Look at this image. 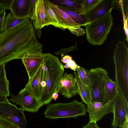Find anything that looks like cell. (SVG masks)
Listing matches in <instances>:
<instances>
[{
	"label": "cell",
	"mask_w": 128,
	"mask_h": 128,
	"mask_svg": "<svg viewBox=\"0 0 128 128\" xmlns=\"http://www.w3.org/2000/svg\"><path fill=\"white\" fill-rule=\"evenodd\" d=\"M116 0H102L92 10L84 15L87 23L90 22L102 16L115 6Z\"/></svg>",
	"instance_id": "cell-14"
},
{
	"label": "cell",
	"mask_w": 128,
	"mask_h": 128,
	"mask_svg": "<svg viewBox=\"0 0 128 128\" xmlns=\"http://www.w3.org/2000/svg\"><path fill=\"white\" fill-rule=\"evenodd\" d=\"M70 69L74 71H77L80 66H78L75 61L72 59L70 60L67 64Z\"/></svg>",
	"instance_id": "cell-30"
},
{
	"label": "cell",
	"mask_w": 128,
	"mask_h": 128,
	"mask_svg": "<svg viewBox=\"0 0 128 128\" xmlns=\"http://www.w3.org/2000/svg\"><path fill=\"white\" fill-rule=\"evenodd\" d=\"M48 1L50 6L56 14L60 24L64 30L68 29L72 33L77 36L84 35L85 31L81 28L80 26L66 12L49 0Z\"/></svg>",
	"instance_id": "cell-10"
},
{
	"label": "cell",
	"mask_w": 128,
	"mask_h": 128,
	"mask_svg": "<svg viewBox=\"0 0 128 128\" xmlns=\"http://www.w3.org/2000/svg\"><path fill=\"white\" fill-rule=\"evenodd\" d=\"M21 108H18L9 101L0 102V116L14 123L20 128H25L27 121Z\"/></svg>",
	"instance_id": "cell-8"
},
{
	"label": "cell",
	"mask_w": 128,
	"mask_h": 128,
	"mask_svg": "<svg viewBox=\"0 0 128 128\" xmlns=\"http://www.w3.org/2000/svg\"><path fill=\"white\" fill-rule=\"evenodd\" d=\"M30 19L38 36H41V29L46 26V12L44 0H37Z\"/></svg>",
	"instance_id": "cell-13"
},
{
	"label": "cell",
	"mask_w": 128,
	"mask_h": 128,
	"mask_svg": "<svg viewBox=\"0 0 128 128\" xmlns=\"http://www.w3.org/2000/svg\"><path fill=\"white\" fill-rule=\"evenodd\" d=\"M3 10V9L1 7H0V13Z\"/></svg>",
	"instance_id": "cell-41"
},
{
	"label": "cell",
	"mask_w": 128,
	"mask_h": 128,
	"mask_svg": "<svg viewBox=\"0 0 128 128\" xmlns=\"http://www.w3.org/2000/svg\"><path fill=\"white\" fill-rule=\"evenodd\" d=\"M128 19L124 22V29L126 36V40L128 41V24L127 22Z\"/></svg>",
	"instance_id": "cell-35"
},
{
	"label": "cell",
	"mask_w": 128,
	"mask_h": 128,
	"mask_svg": "<svg viewBox=\"0 0 128 128\" xmlns=\"http://www.w3.org/2000/svg\"><path fill=\"white\" fill-rule=\"evenodd\" d=\"M9 81L7 78L0 80V95L7 97L9 96Z\"/></svg>",
	"instance_id": "cell-26"
},
{
	"label": "cell",
	"mask_w": 128,
	"mask_h": 128,
	"mask_svg": "<svg viewBox=\"0 0 128 128\" xmlns=\"http://www.w3.org/2000/svg\"><path fill=\"white\" fill-rule=\"evenodd\" d=\"M112 128H121L118 127H117L112 126Z\"/></svg>",
	"instance_id": "cell-42"
},
{
	"label": "cell",
	"mask_w": 128,
	"mask_h": 128,
	"mask_svg": "<svg viewBox=\"0 0 128 128\" xmlns=\"http://www.w3.org/2000/svg\"><path fill=\"white\" fill-rule=\"evenodd\" d=\"M5 32L6 31H4L3 32L0 34V40L1 39L2 36H4Z\"/></svg>",
	"instance_id": "cell-39"
},
{
	"label": "cell",
	"mask_w": 128,
	"mask_h": 128,
	"mask_svg": "<svg viewBox=\"0 0 128 128\" xmlns=\"http://www.w3.org/2000/svg\"><path fill=\"white\" fill-rule=\"evenodd\" d=\"M78 93L76 77L72 74L65 73L59 83L56 93H60L66 98L76 96Z\"/></svg>",
	"instance_id": "cell-12"
},
{
	"label": "cell",
	"mask_w": 128,
	"mask_h": 128,
	"mask_svg": "<svg viewBox=\"0 0 128 128\" xmlns=\"http://www.w3.org/2000/svg\"><path fill=\"white\" fill-rule=\"evenodd\" d=\"M82 128H100L96 123L89 122L86 125L84 126Z\"/></svg>",
	"instance_id": "cell-34"
},
{
	"label": "cell",
	"mask_w": 128,
	"mask_h": 128,
	"mask_svg": "<svg viewBox=\"0 0 128 128\" xmlns=\"http://www.w3.org/2000/svg\"><path fill=\"white\" fill-rule=\"evenodd\" d=\"M12 0H0V7L3 10L10 9Z\"/></svg>",
	"instance_id": "cell-28"
},
{
	"label": "cell",
	"mask_w": 128,
	"mask_h": 128,
	"mask_svg": "<svg viewBox=\"0 0 128 128\" xmlns=\"http://www.w3.org/2000/svg\"><path fill=\"white\" fill-rule=\"evenodd\" d=\"M64 68H69V67L67 64H66L64 65Z\"/></svg>",
	"instance_id": "cell-40"
},
{
	"label": "cell",
	"mask_w": 128,
	"mask_h": 128,
	"mask_svg": "<svg viewBox=\"0 0 128 128\" xmlns=\"http://www.w3.org/2000/svg\"><path fill=\"white\" fill-rule=\"evenodd\" d=\"M9 101L7 97L1 95H0V102H4Z\"/></svg>",
	"instance_id": "cell-36"
},
{
	"label": "cell",
	"mask_w": 128,
	"mask_h": 128,
	"mask_svg": "<svg viewBox=\"0 0 128 128\" xmlns=\"http://www.w3.org/2000/svg\"><path fill=\"white\" fill-rule=\"evenodd\" d=\"M112 100L104 104L98 102H92L87 104L86 110L89 114V122L96 123L106 114L112 112Z\"/></svg>",
	"instance_id": "cell-11"
},
{
	"label": "cell",
	"mask_w": 128,
	"mask_h": 128,
	"mask_svg": "<svg viewBox=\"0 0 128 128\" xmlns=\"http://www.w3.org/2000/svg\"><path fill=\"white\" fill-rule=\"evenodd\" d=\"M86 70V69L80 66L77 70V74L82 82L84 84L92 88L90 80Z\"/></svg>",
	"instance_id": "cell-25"
},
{
	"label": "cell",
	"mask_w": 128,
	"mask_h": 128,
	"mask_svg": "<svg viewBox=\"0 0 128 128\" xmlns=\"http://www.w3.org/2000/svg\"><path fill=\"white\" fill-rule=\"evenodd\" d=\"M66 12L76 23L81 26H85L88 23L84 15L64 8H61Z\"/></svg>",
	"instance_id": "cell-23"
},
{
	"label": "cell",
	"mask_w": 128,
	"mask_h": 128,
	"mask_svg": "<svg viewBox=\"0 0 128 128\" xmlns=\"http://www.w3.org/2000/svg\"><path fill=\"white\" fill-rule=\"evenodd\" d=\"M0 128H20L6 118L0 116Z\"/></svg>",
	"instance_id": "cell-27"
},
{
	"label": "cell",
	"mask_w": 128,
	"mask_h": 128,
	"mask_svg": "<svg viewBox=\"0 0 128 128\" xmlns=\"http://www.w3.org/2000/svg\"><path fill=\"white\" fill-rule=\"evenodd\" d=\"M76 48L75 46H73L69 48L61 50L56 52L55 53L56 54L64 55L68 52L74 50Z\"/></svg>",
	"instance_id": "cell-31"
},
{
	"label": "cell",
	"mask_w": 128,
	"mask_h": 128,
	"mask_svg": "<svg viewBox=\"0 0 128 128\" xmlns=\"http://www.w3.org/2000/svg\"><path fill=\"white\" fill-rule=\"evenodd\" d=\"M105 90L106 98L108 101L112 100L118 91L115 81H113L108 78L106 84Z\"/></svg>",
	"instance_id": "cell-22"
},
{
	"label": "cell",
	"mask_w": 128,
	"mask_h": 128,
	"mask_svg": "<svg viewBox=\"0 0 128 128\" xmlns=\"http://www.w3.org/2000/svg\"><path fill=\"white\" fill-rule=\"evenodd\" d=\"M58 94L57 93L54 94L53 96V98H54V100H56L58 98Z\"/></svg>",
	"instance_id": "cell-38"
},
{
	"label": "cell",
	"mask_w": 128,
	"mask_h": 128,
	"mask_svg": "<svg viewBox=\"0 0 128 128\" xmlns=\"http://www.w3.org/2000/svg\"><path fill=\"white\" fill-rule=\"evenodd\" d=\"M113 58L118 91L128 102V49L124 42L116 43Z\"/></svg>",
	"instance_id": "cell-3"
},
{
	"label": "cell",
	"mask_w": 128,
	"mask_h": 128,
	"mask_svg": "<svg viewBox=\"0 0 128 128\" xmlns=\"http://www.w3.org/2000/svg\"><path fill=\"white\" fill-rule=\"evenodd\" d=\"M112 100L113 119L112 126L122 128L128 121V102L118 91Z\"/></svg>",
	"instance_id": "cell-9"
},
{
	"label": "cell",
	"mask_w": 128,
	"mask_h": 128,
	"mask_svg": "<svg viewBox=\"0 0 128 128\" xmlns=\"http://www.w3.org/2000/svg\"><path fill=\"white\" fill-rule=\"evenodd\" d=\"M28 18H20L13 16L10 12L5 18L4 31H6L20 24Z\"/></svg>",
	"instance_id": "cell-21"
},
{
	"label": "cell",
	"mask_w": 128,
	"mask_h": 128,
	"mask_svg": "<svg viewBox=\"0 0 128 128\" xmlns=\"http://www.w3.org/2000/svg\"><path fill=\"white\" fill-rule=\"evenodd\" d=\"M60 8H64L76 12L80 13L82 0H49Z\"/></svg>",
	"instance_id": "cell-18"
},
{
	"label": "cell",
	"mask_w": 128,
	"mask_h": 128,
	"mask_svg": "<svg viewBox=\"0 0 128 128\" xmlns=\"http://www.w3.org/2000/svg\"><path fill=\"white\" fill-rule=\"evenodd\" d=\"M10 10L14 16L20 18H30L31 0H12Z\"/></svg>",
	"instance_id": "cell-16"
},
{
	"label": "cell",
	"mask_w": 128,
	"mask_h": 128,
	"mask_svg": "<svg viewBox=\"0 0 128 128\" xmlns=\"http://www.w3.org/2000/svg\"><path fill=\"white\" fill-rule=\"evenodd\" d=\"M102 0H82L81 12L80 14L84 15L93 8Z\"/></svg>",
	"instance_id": "cell-24"
},
{
	"label": "cell",
	"mask_w": 128,
	"mask_h": 128,
	"mask_svg": "<svg viewBox=\"0 0 128 128\" xmlns=\"http://www.w3.org/2000/svg\"><path fill=\"white\" fill-rule=\"evenodd\" d=\"M42 63L32 78L28 80V82L30 83L32 93L39 102L42 92V84H45L44 74L42 66Z\"/></svg>",
	"instance_id": "cell-17"
},
{
	"label": "cell",
	"mask_w": 128,
	"mask_h": 128,
	"mask_svg": "<svg viewBox=\"0 0 128 128\" xmlns=\"http://www.w3.org/2000/svg\"><path fill=\"white\" fill-rule=\"evenodd\" d=\"M43 56L46 86L39 102L41 106L49 104L53 99L64 71V65L58 57L50 53L43 54Z\"/></svg>",
	"instance_id": "cell-2"
},
{
	"label": "cell",
	"mask_w": 128,
	"mask_h": 128,
	"mask_svg": "<svg viewBox=\"0 0 128 128\" xmlns=\"http://www.w3.org/2000/svg\"><path fill=\"white\" fill-rule=\"evenodd\" d=\"M86 110L82 102L74 100L70 102L49 104L44 114L46 118L49 119L75 118L85 115Z\"/></svg>",
	"instance_id": "cell-5"
},
{
	"label": "cell",
	"mask_w": 128,
	"mask_h": 128,
	"mask_svg": "<svg viewBox=\"0 0 128 128\" xmlns=\"http://www.w3.org/2000/svg\"><path fill=\"white\" fill-rule=\"evenodd\" d=\"M111 11L85 26L87 40L92 45H100L106 40L113 24Z\"/></svg>",
	"instance_id": "cell-4"
},
{
	"label": "cell",
	"mask_w": 128,
	"mask_h": 128,
	"mask_svg": "<svg viewBox=\"0 0 128 128\" xmlns=\"http://www.w3.org/2000/svg\"><path fill=\"white\" fill-rule=\"evenodd\" d=\"M44 3L46 12V26L52 25L56 28L64 30L60 24L56 14L50 6L48 0H44Z\"/></svg>",
	"instance_id": "cell-20"
},
{
	"label": "cell",
	"mask_w": 128,
	"mask_h": 128,
	"mask_svg": "<svg viewBox=\"0 0 128 128\" xmlns=\"http://www.w3.org/2000/svg\"><path fill=\"white\" fill-rule=\"evenodd\" d=\"M72 59V57L69 55H66L64 56V55H62L61 60L62 63L67 64Z\"/></svg>",
	"instance_id": "cell-33"
},
{
	"label": "cell",
	"mask_w": 128,
	"mask_h": 128,
	"mask_svg": "<svg viewBox=\"0 0 128 128\" xmlns=\"http://www.w3.org/2000/svg\"><path fill=\"white\" fill-rule=\"evenodd\" d=\"M30 18L6 32L0 40V66L30 54L42 52Z\"/></svg>",
	"instance_id": "cell-1"
},
{
	"label": "cell",
	"mask_w": 128,
	"mask_h": 128,
	"mask_svg": "<svg viewBox=\"0 0 128 128\" xmlns=\"http://www.w3.org/2000/svg\"><path fill=\"white\" fill-rule=\"evenodd\" d=\"M86 71L92 88V102H100L103 104H107L108 102L106 96L105 87L108 78L107 72L99 67Z\"/></svg>",
	"instance_id": "cell-6"
},
{
	"label": "cell",
	"mask_w": 128,
	"mask_h": 128,
	"mask_svg": "<svg viewBox=\"0 0 128 128\" xmlns=\"http://www.w3.org/2000/svg\"><path fill=\"white\" fill-rule=\"evenodd\" d=\"M11 98L8 101L18 104L24 111L34 113L37 112L41 106L32 93L30 83L28 82L25 87L18 94H12Z\"/></svg>",
	"instance_id": "cell-7"
},
{
	"label": "cell",
	"mask_w": 128,
	"mask_h": 128,
	"mask_svg": "<svg viewBox=\"0 0 128 128\" xmlns=\"http://www.w3.org/2000/svg\"><path fill=\"white\" fill-rule=\"evenodd\" d=\"M6 11L3 10L0 13V33L4 32Z\"/></svg>",
	"instance_id": "cell-29"
},
{
	"label": "cell",
	"mask_w": 128,
	"mask_h": 128,
	"mask_svg": "<svg viewBox=\"0 0 128 128\" xmlns=\"http://www.w3.org/2000/svg\"><path fill=\"white\" fill-rule=\"evenodd\" d=\"M77 84L78 93L82 102L88 104L92 102V88L84 84L81 81L76 72H74Z\"/></svg>",
	"instance_id": "cell-19"
},
{
	"label": "cell",
	"mask_w": 128,
	"mask_h": 128,
	"mask_svg": "<svg viewBox=\"0 0 128 128\" xmlns=\"http://www.w3.org/2000/svg\"><path fill=\"white\" fill-rule=\"evenodd\" d=\"M122 128H128V121L124 124Z\"/></svg>",
	"instance_id": "cell-37"
},
{
	"label": "cell",
	"mask_w": 128,
	"mask_h": 128,
	"mask_svg": "<svg viewBox=\"0 0 128 128\" xmlns=\"http://www.w3.org/2000/svg\"><path fill=\"white\" fill-rule=\"evenodd\" d=\"M5 66V64L0 66V80L7 78Z\"/></svg>",
	"instance_id": "cell-32"
},
{
	"label": "cell",
	"mask_w": 128,
	"mask_h": 128,
	"mask_svg": "<svg viewBox=\"0 0 128 128\" xmlns=\"http://www.w3.org/2000/svg\"><path fill=\"white\" fill-rule=\"evenodd\" d=\"M43 55L42 52L33 53L21 59L26 70L29 80L32 78L42 64Z\"/></svg>",
	"instance_id": "cell-15"
}]
</instances>
